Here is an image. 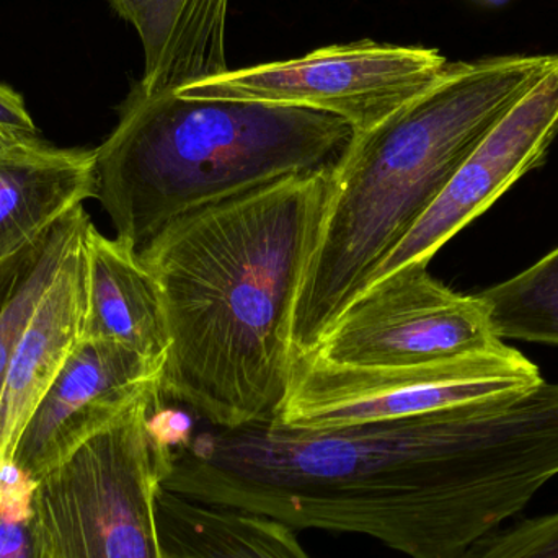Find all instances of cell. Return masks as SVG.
I'll list each match as a JSON object with an SVG mask.
<instances>
[{
    "label": "cell",
    "mask_w": 558,
    "mask_h": 558,
    "mask_svg": "<svg viewBox=\"0 0 558 558\" xmlns=\"http://www.w3.org/2000/svg\"><path fill=\"white\" fill-rule=\"evenodd\" d=\"M92 225L84 206L0 264V390L13 351L65 258Z\"/></svg>",
    "instance_id": "15"
},
{
    "label": "cell",
    "mask_w": 558,
    "mask_h": 558,
    "mask_svg": "<svg viewBox=\"0 0 558 558\" xmlns=\"http://www.w3.org/2000/svg\"><path fill=\"white\" fill-rule=\"evenodd\" d=\"M162 366L110 340H81L26 423L13 464L39 481L150 390Z\"/></svg>",
    "instance_id": "9"
},
{
    "label": "cell",
    "mask_w": 558,
    "mask_h": 558,
    "mask_svg": "<svg viewBox=\"0 0 558 558\" xmlns=\"http://www.w3.org/2000/svg\"><path fill=\"white\" fill-rule=\"evenodd\" d=\"M495 335L558 347V245L517 277L478 292Z\"/></svg>",
    "instance_id": "16"
},
{
    "label": "cell",
    "mask_w": 558,
    "mask_h": 558,
    "mask_svg": "<svg viewBox=\"0 0 558 558\" xmlns=\"http://www.w3.org/2000/svg\"><path fill=\"white\" fill-rule=\"evenodd\" d=\"M456 558H558V511L501 526Z\"/></svg>",
    "instance_id": "18"
},
{
    "label": "cell",
    "mask_w": 558,
    "mask_h": 558,
    "mask_svg": "<svg viewBox=\"0 0 558 558\" xmlns=\"http://www.w3.org/2000/svg\"><path fill=\"white\" fill-rule=\"evenodd\" d=\"M353 136L324 111L134 87L95 149L97 198L117 238L141 252L196 209L333 167Z\"/></svg>",
    "instance_id": "3"
},
{
    "label": "cell",
    "mask_w": 558,
    "mask_h": 558,
    "mask_svg": "<svg viewBox=\"0 0 558 558\" xmlns=\"http://www.w3.org/2000/svg\"><path fill=\"white\" fill-rule=\"evenodd\" d=\"M136 28L144 49L146 94L179 92L226 74L229 0H110Z\"/></svg>",
    "instance_id": "13"
},
{
    "label": "cell",
    "mask_w": 558,
    "mask_h": 558,
    "mask_svg": "<svg viewBox=\"0 0 558 558\" xmlns=\"http://www.w3.org/2000/svg\"><path fill=\"white\" fill-rule=\"evenodd\" d=\"M157 523L169 558H314L282 521L199 504L160 488Z\"/></svg>",
    "instance_id": "14"
},
{
    "label": "cell",
    "mask_w": 558,
    "mask_h": 558,
    "mask_svg": "<svg viewBox=\"0 0 558 558\" xmlns=\"http://www.w3.org/2000/svg\"><path fill=\"white\" fill-rule=\"evenodd\" d=\"M87 304L82 340H110L166 366L170 350L166 302L140 252L105 238L94 225L85 232Z\"/></svg>",
    "instance_id": "12"
},
{
    "label": "cell",
    "mask_w": 558,
    "mask_h": 558,
    "mask_svg": "<svg viewBox=\"0 0 558 558\" xmlns=\"http://www.w3.org/2000/svg\"><path fill=\"white\" fill-rule=\"evenodd\" d=\"M35 488L13 462L0 465V558H46Z\"/></svg>",
    "instance_id": "17"
},
{
    "label": "cell",
    "mask_w": 558,
    "mask_h": 558,
    "mask_svg": "<svg viewBox=\"0 0 558 558\" xmlns=\"http://www.w3.org/2000/svg\"><path fill=\"white\" fill-rule=\"evenodd\" d=\"M558 134V52L546 74L507 111L456 170L373 282L432 258L472 221L488 211L518 180L543 166Z\"/></svg>",
    "instance_id": "8"
},
{
    "label": "cell",
    "mask_w": 558,
    "mask_h": 558,
    "mask_svg": "<svg viewBox=\"0 0 558 558\" xmlns=\"http://www.w3.org/2000/svg\"><path fill=\"white\" fill-rule=\"evenodd\" d=\"M484 301L410 265L367 286L312 353L356 367H405L500 350Z\"/></svg>",
    "instance_id": "7"
},
{
    "label": "cell",
    "mask_w": 558,
    "mask_h": 558,
    "mask_svg": "<svg viewBox=\"0 0 558 558\" xmlns=\"http://www.w3.org/2000/svg\"><path fill=\"white\" fill-rule=\"evenodd\" d=\"M160 389L36 481L35 507L46 558H169L157 494L173 445L154 423Z\"/></svg>",
    "instance_id": "4"
},
{
    "label": "cell",
    "mask_w": 558,
    "mask_h": 558,
    "mask_svg": "<svg viewBox=\"0 0 558 558\" xmlns=\"http://www.w3.org/2000/svg\"><path fill=\"white\" fill-rule=\"evenodd\" d=\"M95 149L36 137L0 144V264L97 198Z\"/></svg>",
    "instance_id": "11"
},
{
    "label": "cell",
    "mask_w": 558,
    "mask_h": 558,
    "mask_svg": "<svg viewBox=\"0 0 558 558\" xmlns=\"http://www.w3.org/2000/svg\"><path fill=\"white\" fill-rule=\"evenodd\" d=\"M556 56L514 52L449 62L435 87L374 130L354 134L331 167L320 235L295 298L294 357L318 347L469 154Z\"/></svg>",
    "instance_id": "2"
},
{
    "label": "cell",
    "mask_w": 558,
    "mask_h": 558,
    "mask_svg": "<svg viewBox=\"0 0 558 558\" xmlns=\"http://www.w3.org/2000/svg\"><path fill=\"white\" fill-rule=\"evenodd\" d=\"M84 242L65 258L7 367L0 390V465L13 461L26 423L81 343L87 304Z\"/></svg>",
    "instance_id": "10"
},
{
    "label": "cell",
    "mask_w": 558,
    "mask_h": 558,
    "mask_svg": "<svg viewBox=\"0 0 558 558\" xmlns=\"http://www.w3.org/2000/svg\"><path fill=\"white\" fill-rule=\"evenodd\" d=\"M539 367L505 344L500 350L405 367H356L317 354L295 356L291 383L271 425L295 432L403 418L527 392Z\"/></svg>",
    "instance_id": "5"
},
{
    "label": "cell",
    "mask_w": 558,
    "mask_h": 558,
    "mask_svg": "<svg viewBox=\"0 0 558 558\" xmlns=\"http://www.w3.org/2000/svg\"><path fill=\"white\" fill-rule=\"evenodd\" d=\"M10 141H16V140H10V137L3 136V134L0 133V144L10 143Z\"/></svg>",
    "instance_id": "20"
},
{
    "label": "cell",
    "mask_w": 558,
    "mask_h": 558,
    "mask_svg": "<svg viewBox=\"0 0 558 558\" xmlns=\"http://www.w3.org/2000/svg\"><path fill=\"white\" fill-rule=\"evenodd\" d=\"M0 133L10 140L38 136L22 95L3 84H0Z\"/></svg>",
    "instance_id": "19"
},
{
    "label": "cell",
    "mask_w": 558,
    "mask_h": 558,
    "mask_svg": "<svg viewBox=\"0 0 558 558\" xmlns=\"http://www.w3.org/2000/svg\"><path fill=\"white\" fill-rule=\"evenodd\" d=\"M331 167L196 209L140 252L166 302L160 393L216 429L271 422L294 366L292 314Z\"/></svg>",
    "instance_id": "1"
},
{
    "label": "cell",
    "mask_w": 558,
    "mask_h": 558,
    "mask_svg": "<svg viewBox=\"0 0 558 558\" xmlns=\"http://www.w3.org/2000/svg\"><path fill=\"white\" fill-rule=\"evenodd\" d=\"M448 65L435 48L361 39L228 71L175 94L324 111L363 134L435 87Z\"/></svg>",
    "instance_id": "6"
}]
</instances>
